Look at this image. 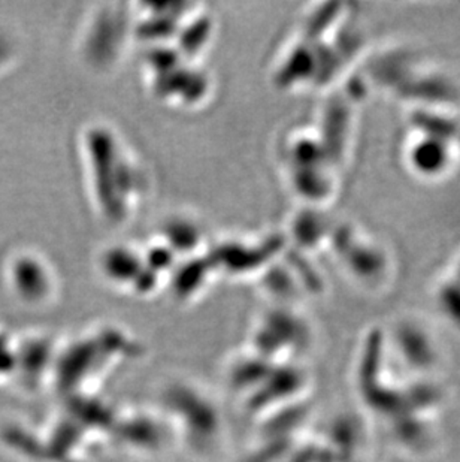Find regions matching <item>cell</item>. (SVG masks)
Returning a JSON list of instances; mask_svg holds the SVG:
<instances>
[{
  "label": "cell",
  "mask_w": 460,
  "mask_h": 462,
  "mask_svg": "<svg viewBox=\"0 0 460 462\" xmlns=\"http://www.w3.org/2000/svg\"><path fill=\"white\" fill-rule=\"evenodd\" d=\"M117 132L102 122L88 123L79 131L78 153L88 199L100 218L109 223L126 220L135 209L136 166Z\"/></svg>",
  "instance_id": "6da1fadb"
},
{
  "label": "cell",
  "mask_w": 460,
  "mask_h": 462,
  "mask_svg": "<svg viewBox=\"0 0 460 462\" xmlns=\"http://www.w3.org/2000/svg\"><path fill=\"white\" fill-rule=\"evenodd\" d=\"M54 262L35 245H14L0 257V280L6 292L29 309L47 307L60 292Z\"/></svg>",
  "instance_id": "7a4b0ae2"
},
{
  "label": "cell",
  "mask_w": 460,
  "mask_h": 462,
  "mask_svg": "<svg viewBox=\"0 0 460 462\" xmlns=\"http://www.w3.org/2000/svg\"><path fill=\"white\" fill-rule=\"evenodd\" d=\"M122 14L111 6H97L84 20L78 35L79 56L95 69H106L117 54Z\"/></svg>",
  "instance_id": "3957f363"
},
{
  "label": "cell",
  "mask_w": 460,
  "mask_h": 462,
  "mask_svg": "<svg viewBox=\"0 0 460 462\" xmlns=\"http://www.w3.org/2000/svg\"><path fill=\"white\" fill-rule=\"evenodd\" d=\"M20 57L17 42L8 32L0 31V77L13 69Z\"/></svg>",
  "instance_id": "277c9868"
}]
</instances>
